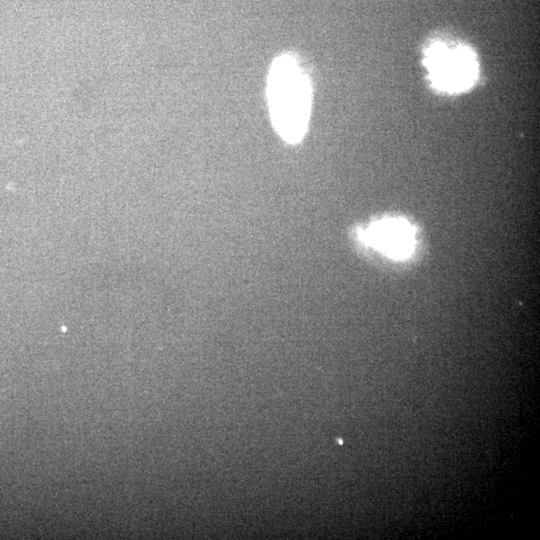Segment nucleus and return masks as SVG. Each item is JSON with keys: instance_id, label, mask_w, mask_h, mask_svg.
Segmentation results:
<instances>
[{"instance_id": "3", "label": "nucleus", "mask_w": 540, "mask_h": 540, "mask_svg": "<svg viewBox=\"0 0 540 540\" xmlns=\"http://www.w3.org/2000/svg\"><path fill=\"white\" fill-rule=\"evenodd\" d=\"M361 243L389 258H408L416 245L415 229L400 218H386L371 223L357 232Z\"/></svg>"}, {"instance_id": "1", "label": "nucleus", "mask_w": 540, "mask_h": 540, "mask_svg": "<svg viewBox=\"0 0 540 540\" xmlns=\"http://www.w3.org/2000/svg\"><path fill=\"white\" fill-rule=\"evenodd\" d=\"M271 122L283 140L295 144L307 131L312 90L310 79L295 55L278 56L267 79Z\"/></svg>"}, {"instance_id": "2", "label": "nucleus", "mask_w": 540, "mask_h": 540, "mask_svg": "<svg viewBox=\"0 0 540 540\" xmlns=\"http://www.w3.org/2000/svg\"><path fill=\"white\" fill-rule=\"evenodd\" d=\"M424 60L431 83L442 92H463L477 79L475 54L462 44L435 42L426 50Z\"/></svg>"}]
</instances>
